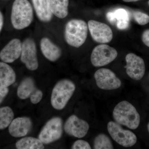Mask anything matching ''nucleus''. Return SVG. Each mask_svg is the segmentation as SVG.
<instances>
[{
  "label": "nucleus",
  "mask_w": 149,
  "mask_h": 149,
  "mask_svg": "<svg viewBox=\"0 0 149 149\" xmlns=\"http://www.w3.org/2000/svg\"><path fill=\"white\" fill-rule=\"evenodd\" d=\"M34 19L33 8L28 0H15L12 7L10 20L14 29L22 30L27 28Z\"/></svg>",
  "instance_id": "nucleus-1"
},
{
  "label": "nucleus",
  "mask_w": 149,
  "mask_h": 149,
  "mask_svg": "<svg viewBox=\"0 0 149 149\" xmlns=\"http://www.w3.org/2000/svg\"><path fill=\"white\" fill-rule=\"evenodd\" d=\"M113 116L116 122L135 130L140 123V116L136 108L126 101L119 102L115 107Z\"/></svg>",
  "instance_id": "nucleus-2"
},
{
  "label": "nucleus",
  "mask_w": 149,
  "mask_h": 149,
  "mask_svg": "<svg viewBox=\"0 0 149 149\" xmlns=\"http://www.w3.org/2000/svg\"><path fill=\"white\" fill-rule=\"evenodd\" d=\"M88 24L82 19H74L65 25L64 37L67 43L71 47L79 48L83 45L88 35Z\"/></svg>",
  "instance_id": "nucleus-3"
},
{
  "label": "nucleus",
  "mask_w": 149,
  "mask_h": 149,
  "mask_svg": "<svg viewBox=\"0 0 149 149\" xmlns=\"http://www.w3.org/2000/svg\"><path fill=\"white\" fill-rule=\"evenodd\" d=\"M75 90V85L71 80L65 79L59 81L52 91L51 99L52 106L58 110L64 109Z\"/></svg>",
  "instance_id": "nucleus-4"
},
{
  "label": "nucleus",
  "mask_w": 149,
  "mask_h": 149,
  "mask_svg": "<svg viewBox=\"0 0 149 149\" xmlns=\"http://www.w3.org/2000/svg\"><path fill=\"white\" fill-rule=\"evenodd\" d=\"M63 133L62 120L60 117H54L48 121L43 127L38 139L43 144H50L60 139Z\"/></svg>",
  "instance_id": "nucleus-5"
},
{
  "label": "nucleus",
  "mask_w": 149,
  "mask_h": 149,
  "mask_svg": "<svg viewBox=\"0 0 149 149\" xmlns=\"http://www.w3.org/2000/svg\"><path fill=\"white\" fill-rule=\"evenodd\" d=\"M107 130L111 138L122 146H133L137 142L136 135L130 130H125L119 123L110 121L108 123Z\"/></svg>",
  "instance_id": "nucleus-6"
},
{
  "label": "nucleus",
  "mask_w": 149,
  "mask_h": 149,
  "mask_svg": "<svg viewBox=\"0 0 149 149\" xmlns=\"http://www.w3.org/2000/svg\"><path fill=\"white\" fill-rule=\"evenodd\" d=\"M118 52L116 49L110 46L102 44L93 49L91 56V61L94 66H105L116 58Z\"/></svg>",
  "instance_id": "nucleus-7"
},
{
  "label": "nucleus",
  "mask_w": 149,
  "mask_h": 149,
  "mask_svg": "<svg viewBox=\"0 0 149 149\" xmlns=\"http://www.w3.org/2000/svg\"><path fill=\"white\" fill-rule=\"evenodd\" d=\"M96 84L102 90L110 91L120 88L121 81L114 72L107 68L98 70L94 74Z\"/></svg>",
  "instance_id": "nucleus-8"
},
{
  "label": "nucleus",
  "mask_w": 149,
  "mask_h": 149,
  "mask_svg": "<svg viewBox=\"0 0 149 149\" xmlns=\"http://www.w3.org/2000/svg\"><path fill=\"white\" fill-rule=\"evenodd\" d=\"M21 61L30 70H36L39 67L37 56V48L35 41L27 38L22 43V50L20 56Z\"/></svg>",
  "instance_id": "nucleus-9"
},
{
  "label": "nucleus",
  "mask_w": 149,
  "mask_h": 149,
  "mask_svg": "<svg viewBox=\"0 0 149 149\" xmlns=\"http://www.w3.org/2000/svg\"><path fill=\"white\" fill-rule=\"evenodd\" d=\"M88 29L92 38L95 42L101 44L109 43L113 37L112 29L107 24L95 20L88 22Z\"/></svg>",
  "instance_id": "nucleus-10"
},
{
  "label": "nucleus",
  "mask_w": 149,
  "mask_h": 149,
  "mask_svg": "<svg viewBox=\"0 0 149 149\" xmlns=\"http://www.w3.org/2000/svg\"><path fill=\"white\" fill-rule=\"evenodd\" d=\"M126 72L134 80H141L143 77L146 66L143 59L135 54L129 53L125 56Z\"/></svg>",
  "instance_id": "nucleus-11"
},
{
  "label": "nucleus",
  "mask_w": 149,
  "mask_h": 149,
  "mask_svg": "<svg viewBox=\"0 0 149 149\" xmlns=\"http://www.w3.org/2000/svg\"><path fill=\"white\" fill-rule=\"evenodd\" d=\"M89 129L88 123L74 115L67 119L64 125V130L67 134L77 138L85 137Z\"/></svg>",
  "instance_id": "nucleus-12"
},
{
  "label": "nucleus",
  "mask_w": 149,
  "mask_h": 149,
  "mask_svg": "<svg viewBox=\"0 0 149 149\" xmlns=\"http://www.w3.org/2000/svg\"><path fill=\"white\" fill-rule=\"evenodd\" d=\"M22 50L21 40L14 38L10 40L1 50L0 59L6 63H12L20 57Z\"/></svg>",
  "instance_id": "nucleus-13"
},
{
  "label": "nucleus",
  "mask_w": 149,
  "mask_h": 149,
  "mask_svg": "<svg viewBox=\"0 0 149 149\" xmlns=\"http://www.w3.org/2000/svg\"><path fill=\"white\" fill-rule=\"evenodd\" d=\"M32 123L27 117H18L13 119L9 126V132L15 138L26 136L32 129Z\"/></svg>",
  "instance_id": "nucleus-14"
},
{
  "label": "nucleus",
  "mask_w": 149,
  "mask_h": 149,
  "mask_svg": "<svg viewBox=\"0 0 149 149\" xmlns=\"http://www.w3.org/2000/svg\"><path fill=\"white\" fill-rule=\"evenodd\" d=\"M40 46L43 55L49 61H56L61 56V48L47 37H44L41 39Z\"/></svg>",
  "instance_id": "nucleus-15"
},
{
  "label": "nucleus",
  "mask_w": 149,
  "mask_h": 149,
  "mask_svg": "<svg viewBox=\"0 0 149 149\" xmlns=\"http://www.w3.org/2000/svg\"><path fill=\"white\" fill-rule=\"evenodd\" d=\"M16 79V73L13 68L7 63L0 62V89L13 85Z\"/></svg>",
  "instance_id": "nucleus-16"
},
{
  "label": "nucleus",
  "mask_w": 149,
  "mask_h": 149,
  "mask_svg": "<svg viewBox=\"0 0 149 149\" xmlns=\"http://www.w3.org/2000/svg\"><path fill=\"white\" fill-rule=\"evenodd\" d=\"M48 7L53 15L63 19L68 14L69 0H47Z\"/></svg>",
  "instance_id": "nucleus-17"
},
{
  "label": "nucleus",
  "mask_w": 149,
  "mask_h": 149,
  "mask_svg": "<svg viewBox=\"0 0 149 149\" xmlns=\"http://www.w3.org/2000/svg\"><path fill=\"white\" fill-rule=\"evenodd\" d=\"M32 1L35 13L40 21L44 22L50 21L53 15L49 8L47 0H32Z\"/></svg>",
  "instance_id": "nucleus-18"
},
{
  "label": "nucleus",
  "mask_w": 149,
  "mask_h": 149,
  "mask_svg": "<svg viewBox=\"0 0 149 149\" xmlns=\"http://www.w3.org/2000/svg\"><path fill=\"white\" fill-rule=\"evenodd\" d=\"M37 88L35 81L32 77H28L22 80L17 90V95L22 100L30 98Z\"/></svg>",
  "instance_id": "nucleus-19"
},
{
  "label": "nucleus",
  "mask_w": 149,
  "mask_h": 149,
  "mask_svg": "<svg viewBox=\"0 0 149 149\" xmlns=\"http://www.w3.org/2000/svg\"><path fill=\"white\" fill-rule=\"evenodd\" d=\"M17 149H43L45 148L44 144L39 139L27 137L22 138L17 142Z\"/></svg>",
  "instance_id": "nucleus-20"
},
{
  "label": "nucleus",
  "mask_w": 149,
  "mask_h": 149,
  "mask_svg": "<svg viewBox=\"0 0 149 149\" xmlns=\"http://www.w3.org/2000/svg\"><path fill=\"white\" fill-rule=\"evenodd\" d=\"M116 19V26L118 29L123 30L128 28L129 25V15L128 12L123 8L118 9L113 12Z\"/></svg>",
  "instance_id": "nucleus-21"
},
{
  "label": "nucleus",
  "mask_w": 149,
  "mask_h": 149,
  "mask_svg": "<svg viewBox=\"0 0 149 149\" xmlns=\"http://www.w3.org/2000/svg\"><path fill=\"white\" fill-rule=\"evenodd\" d=\"M14 114L10 107L0 108V130L7 128L13 120Z\"/></svg>",
  "instance_id": "nucleus-22"
},
{
  "label": "nucleus",
  "mask_w": 149,
  "mask_h": 149,
  "mask_svg": "<svg viewBox=\"0 0 149 149\" xmlns=\"http://www.w3.org/2000/svg\"><path fill=\"white\" fill-rule=\"evenodd\" d=\"M95 149H112L114 148L109 137L105 134L101 133L96 136L94 141Z\"/></svg>",
  "instance_id": "nucleus-23"
},
{
  "label": "nucleus",
  "mask_w": 149,
  "mask_h": 149,
  "mask_svg": "<svg viewBox=\"0 0 149 149\" xmlns=\"http://www.w3.org/2000/svg\"><path fill=\"white\" fill-rule=\"evenodd\" d=\"M133 15L134 20L140 25H146L149 22V16L146 14L140 11H135L133 13Z\"/></svg>",
  "instance_id": "nucleus-24"
},
{
  "label": "nucleus",
  "mask_w": 149,
  "mask_h": 149,
  "mask_svg": "<svg viewBox=\"0 0 149 149\" xmlns=\"http://www.w3.org/2000/svg\"><path fill=\"white\" fill-rule=\"evenodd\" d=\"M71 149H91L90 144L87 141L84 140H77L74 142Z\"/></svg>",
  "instance_id": "nucleus-25"
},
{
  "label": "nucleus",
  "mask_w": 149,
  "mask_h": 149,
  "mask_svg": "<svg viewBox=\"0 0 149 149\" xmlns=\"http://www.w3.org/2000/svg\"><path fill=\"white\" fill-rule=\"evenodd\" d=\"M43 93L42 91L37 89L35 93L30 97V101L33 104H37L40 102L42 98Z\"/></svg>",
  "instance_id": "nucleus-26"
},
{
  "label": "nucleus",
  "mask_w": 149,
  "mask_h": 149,
  "mask_svg": "<svg viewBox=\"0 0 149 149\" xmlns=\"http://www.w3.org/2000/svg\"><path fill=\"white\" fill-rule=\"evenodd\" d=\"M142 40L144 44L149 47V29L145 30L143 32Z\"/></svg>",
  "instance_id": "nucleus-27"
},
{
  "label": "nucleus",
  "mask_w": 149,
  "mask_h": 149,
  "mask_svg": "<svg viewBox=\"0 0 149 149\" xmlns=\"http://www.w3.org/2000/svg\"><path fill=\"white\" fill-rule=\"evenodd\" d=\"M107 19L111 24L116 26V21L113 12H109L106 14Z\"/></svg>",
  "instance_id": "nucleus-28"
},
{
  "label": "nucleus",
  "mask_w": 149,
  "mask_h": 149,
  "mask_svg": "<svg viewBox=\"0 0 149 149\" xmlns=\"http://www.w3.org/2000/svg\"><path fill=\"white\" fill-rule=\"evenodd\" d=\"M9 92V89L7 88L0 89V104L3 102L4 99L7 95Z\"/></svg>",
  "instance_id": "nucleus-29"
},
{
  "label": "nucleus",
  "mask_w": 149,
  "mask_h": 149,
  "mask_svg": "<svg viewBox=\"0 0 149 149\" xmlns=\"http://www.w3.org/2000/svg\"><path fill=\"white\" fill-rule=\"evenodd\" d=\"M4 22V16L3 14L0 11V33L2 30L3 27Z\"/></svg>",
  "instance_id": "nucleus-30"
},
{
  "label": "nucleus",
  "mask_w": 149,
  "mask_h": 149,
  "mask_svg": "<svg viewBox=\"0 0 149 149\" xmlns=\"http://www.w3.org/2000/svg\"><path fill=\"white\" fill-rule=\"evenodd\" d=\"M122 1L125 2H132L138 1L141 0H122Z\"/></svg>",
  "instance_id": "nucleus-31"
},
{
  "label": "nucleus",
  "mask_w": 149,
  "mask_h": 149,
  "mask_svg": "<svg viewBox=\"0 0 149 149\" xmlns=\"http://www.w3.org/2000/svg\"><path fill=\"white\" fill-rule=\"evenodd\" d=\"M148 131L149 132V123H148Z\"/></svg>",
  "instance_id": "nucleus-32"
},
{
  "label": "nucleus",
  "mask_w": 149,
  "mask_h": 149,
  "mask_svg": "<svg viewBox=\"0 0 149 149\" xmlns=\"http://www.w3.org/2000/svg\"><path fill=\"white\" fill-rule=\"evenodd\" d=\"M148 3H149V2H148Z\"/></svg>",
  "instance_id": "nucleus-33"
}]
</instances>
